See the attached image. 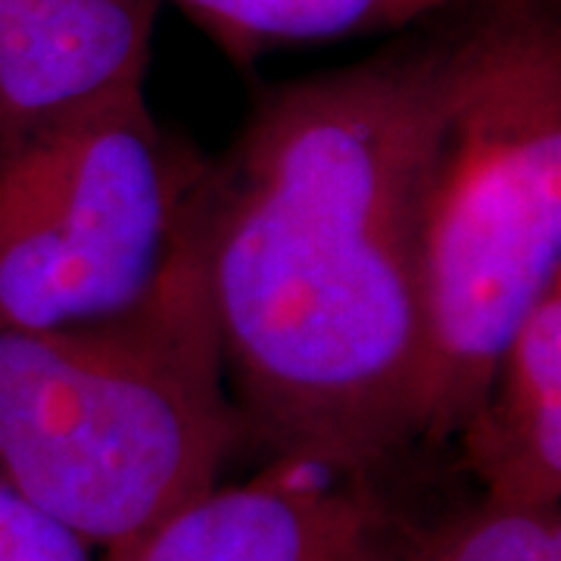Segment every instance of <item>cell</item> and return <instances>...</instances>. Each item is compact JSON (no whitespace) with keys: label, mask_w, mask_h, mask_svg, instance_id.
Here are the masks:
<instances>
[{"label":"cell","mask_w":561,"mask_h":561,"mask_svg":"<svg viewBox=\"0 0 561 561\" xmlns=\"http://www.w3.org/2000/svg\"><path fill=\"white\" fill-rule=\"evenodd\" d=\"M203 157L144 88L41 128L0 157V331L119 316L165 275Z\"/></svg>","instance_id":"4"},{"label":"cell","mask_w":561,"mask_h":561,"mask_svg":"<svg viewBox=\"0 0 561 561\" xmlns=\"http://www.w3.org/2000/svg\"><path fill=\"white\" fill-rule=\"evenodd\" d=\"M234 60L265 47L321 44L405 28L434 13L459 10L468 0H179Z\"/></svg>","instance_id":"8"},{"label":"cell","mask_w":561,"mask_h":561,"mask_svg":"<svg viewBox=\"0 0 561 561\" xmlns=\"http://www.w3.org/2000/svg\"><path fill=\"white\" fill-rule=\"evenodd\" d=\"M0 561H98L76 530L0 478Z\"/></svg>","instance_id":"10"},{"label":"cell","mask_w":561,"mask_h":561,"mask_svg":"<svg viewBox=\"0 0 561 561\" xmlns=\"http://www.w3.org/2000/svg\"><path fill=\"white\" fill-rule=\"evenodd\" d=\"M453 28L265 88L187 206L247 437L362 474L419 440L421 216Z\"/></svg>","instance_id":"1"},{"label":"cell","mask_w":561,"mask_h":561,"mask_svg":"<svg viewBox=\"0 0 561 561\" xmlns=\"http://www.w3.org/2000/svg\"><path fill=\"white\" fill-rule=\"evenodd\" d=\"M160 0H0V157L144 88Z\"/></svg>","instance_id":"6"},{"label":"cell","mask_w":561,"mask_h":561,"mask_svg":"<svg viewBox=\"0 0 561 561\" xmlns=\"http://www.w3.org/2000/svg\"><path fill=\"white\" fill-rule=\"evenodd\" d=\"M343 471L278 459L260 478L213 486L157 527L128 561H402Z\"/></svg>","instance_id":"5"},{"label":"cell","mask_w":561,"mask_h":561,"mask_svg":"<svg viewBox=\"0 0 561 561\" xmlns=\"http://www.w3.org/2000/svg\"><path fill=\"white\" fill-rule=\"evenodd\" d=\"M409 561H561L559 505L483 500Z\"/></svg>","instance_id":"9"},{"label":"cell","mask_w":561,"mask_h":561,"mask_svg":"<svg viewBox=\"0 0 561 561\" xmlns=\"http://www.w3.org/2000/svg\"><path fill=\"white\" fill-rule=\"evenodd\" d=\"M461 459L505 505L561 496V280L508 341L478 412L459 427Z\"/></svg>","instance_id":"7"},{"label":"cell","mask_w":561,"mask_h":561,"mask_svg":"<svg viewBox=\"0 0 561 561\" xmlns=\"http://www.w3.org/2000/svg\"><path fill=\"white\" fill-rule=\"evenodd\" d=\"M421 216L419 440L459 434L561 280V25L552 0H468Z\"/></svg>","instance_id":"3"},{"label":"cell","mask_w":561,"mask_h":561,"mask_svg":"<svg viewBox=\"0 0 561 561\" xmlns=\"http://www.w3.org/2000/svg\"><path fill=\"white\" fill-rule=\"evenodd\" d=\"M243 437L187 213L175 256L138 306L0 331V478L103 561H128L219 486Z\"/></svg>","instance_id":"2"}]
</instances>
